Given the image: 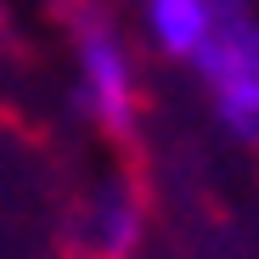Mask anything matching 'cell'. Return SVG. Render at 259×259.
<instances>
[{
  "label": "cell",
  "mask_w": 259,
  "mask_h": 259,
  "mask_svg": "<svg viewBox=\"0 0 259 259\" xmlns=\"http://www.w3.org/2000/svg\"><path fill=\"white\" fill-rule=\"evenodd\" d=\"M73 62H79V91L91 102L96 124L107 136L130 141L136 136V113H141V91H136V62H130L118 28L107 23V12H96L91 0H73Z\"/></svg>",
  "instance_id": "obj_1"
},
{
  "label": "cell",
  "mask_w": 259,
  "mask_h": 259,
  "mask_svg": "<svg viewBox=\"0 0 259 259\" xmlns=\"http://www.w3.org/2000/svg\"><path fill=\"white\" fill-rule=\"evenodd\" d=\"M237 6V0H141L147 34L163 57L175 62H197V51L208 46V34L220 28V17Z\"/></svg>",
  "instance_id": "obj_3"
},
{
  "label": "cell",
  "mask_w": 259,
  "mask_h": 259,
  "mask_svg": "<svg viewBox=\"0 0 259 259\" xmlns=\"http://www.w3.org/2000/svg\"><path fill=\"white\" fill-rule=\"evenodd\" d=\"M197 68L208 73L220 113L259 136V23L231 6L208 34V46L197 51Z\"/></svg>",
  "instance_id": "obj_2"
}]
</instances>
